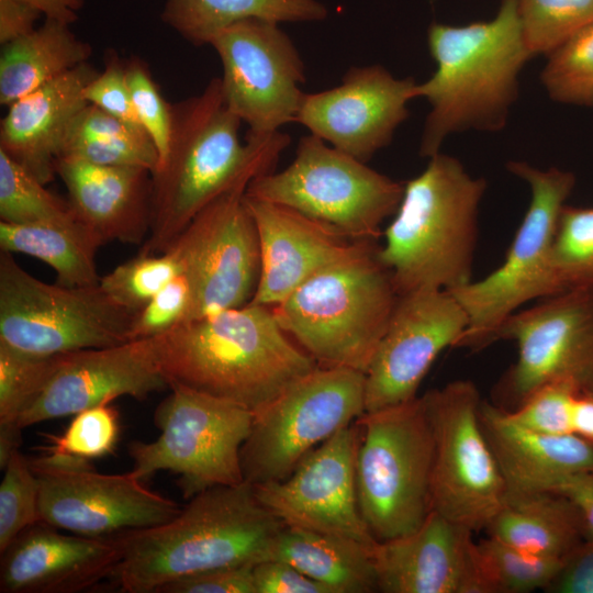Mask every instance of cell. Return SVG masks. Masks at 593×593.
Masks as SVG:
<instances>
[{
    "instance_id": "4dcf8cb0",
    "label": "cell",
    "mask_w": 593,
    "mask_h": 593,
    "mask_svg": "<svg viewBox=\"0 0 593 593\" xmlns=\"http://www.w3.org/2000/svg\"><path fill=\"white\" fill-rule=\"evenodd\" d=\"M100 238L78 219L59 223L11 224L0 221V248L35 257L56 273L65 287L98 284L96 267Z\"/></svg>"
},
{
    "instance_id": "8d00e7d4",
    "label": "cell",
    "mask_w": 593,
    "mask_h": 593,
    "mask_svg": "<svg viewBox=\"0 0 593 593\" xmlns=\"http://www.w3.org/2000/svg\"><path fill=\"white\" fill-rule=\"evenodd\" d=\"M551 266L560 293L593 295V208L563 206L552 240Z\"/></svg>"
},
{
    "instance_id": "44dd1931",
    "label": "cell",
    "mask_w": 593,
    "mask_h": 593,
    "mask_svg": "<svg viewBox=\"0 0 593 593\" xmlns=\"http://www.w3.org/2000/svg\"><path fill=\"white\" fill-rule=\"evenodd\" d=\"M169 388L153 338L59 355L41 394L23 412L19 427L75 415L120 396L144 400Z\"/></svg>"
},
{
    "instance_id": "52a82bcc",
    "label": "cell",
    "mask_w": 593,
    "mask_h": 593,
    "mask_svg": "<svg viewBox=\"0 0 593 593\" xmlns=\"http://www.w3.org/2000/svg\"><path fill=\"white\" fill-rule=\"evenodd\" d=\"M359 511L377 541L417 529L432 512L434 437L422 396L355 421Z\"/></svg>"
},
{
    "instance_id": "b9f144b4",
    "label": "cell",
    "mask_w": 593,
    "mask_h": 593,
    "mask_svg": "<svg viewBox=\"0 0 593 593\" xmlns=\"http://www.w3.org/2000/svg\"><path fill=\"white\" fill-rule=\"evenodd\" d=\"M0 484V553L27 527L40 522L38 479L26 458L15 450Z\"/></svg>"
},
{
    "instance_id": "836d02e7",
    "label": "cell",
    "mask_w": 593,
    "mask_h": 593,
    "mask_svg": "<svg viewBox=\"0 0 593 593\" xmlns=\"http://www.w3.org/2000/svg\"><path fill=\"white\" fill-rule=\"evenodd\" d=\"M59 355L36 356L0 344V468L19 449V419L41 394Z\"/></svg>"
},
{
    "instance_id": "e0dca14e",
    "label": "cell",
    "mask_w": 593,
    "mask_h": 593,
    "mask_svg": "<svg viewBox=\"0 0 593 593\" xmlns=\"http://www.w3.org/2000/svg\"><path fill=\"white\" fill-rule=\"evenodd\" d=\"M30 462L40 483V521L60 530L114 537L164 524L181 511L132 471L104 474L91 463H55L40 456Z\"/></svg>"
},
{
    "instance_id": "f546056e",
    "label": "cell",
    "mask_w": 593,
    "mask_h": 593,
    "mask_svg": "<svg viewBox=\"0 0 593 593\" xmlns=\"http://www.w3.org/2000/svg\"><path fill=\"white\" fill-rule=\"evenodd\" d=\"M92 47L77 37L70 24L45 19L31 33L2 45L0 103L10 105L21 97L87 63Z\"/></svg>"
},
{
    "instance_id": "e575fe53",
    "label": "cell",
    "mask_w": 593,
    "mask_h": 593,
    "mask_svg": "<svg viewBox=\"0 0 593 593\" xmlns=\"http://www.w3.org/2000/svg\"><path fill=\"white\" fill-rule=\"evenodd\" d=\"M120 432L119 412L103 403L75 414L63 434H45L46 444L37 449L49 462L91 463L114 450Z\"/></svg>"
},
{
    "instance_id": "ba28073f",
    "label": "cell",
    "mask_w": 593,
    "mask_h": 593,
    "mask_svg": "<svg viewBox=\"0 0 593 593\" xmlns=\"http://www.w3.org/2000/svg\"><path fill=\"white\" fill-rule=\"evenodd\" d=\"M506 167L527 182L530 203L500 267L449 291L469 320L455 348L477 351L490 346L502 323L521 306L560 293L551 266V247L575 177L567 170H542L525 161H508Z\"/></svg>"
},
{
    "instance_id": "484cf974",
    "label": "cell",
    "mask_w": 593,
    "mask_h": 593,
    "mask_svg": "<svg viewBox=\"0 0 593 593\" xmlns=\"http://www.w3.org/2000/svg\"><path fill=\"white\" fill-rule=\"evenodd\" d=\"M97 70L87 61L9 105L0 149L42 183L52 181L67 131L89 103L83 91Z\"/></svg>"
},
{
    "instance_id": "5b68a950",
    "label": "cell",
    "mask_w": 593,
    "mask_h": 593,
    "mask_svg": "<svg viewBox=\"0 0 593 593\" xmlns=\"http://www.w3.org/2000/svg\"><path fill=\"white\" fill-rule=\"evenodd\" d=\"M486 190L455 157L437 153L404 183L379 258L399 295L419 289L452 291L469 283L478 243L479 208Z\"/></svg>"
},
{
    "instance_id": "3957f363",
    "label": "cell",
    "mask_w": 593,
    "mask_h": 593,
    "mask_svg": "<svg viewBox=\"0 0 593 593\" xmlns=\"http://www.w3.org/2000/svg\"><path fill=\"white\" fill-rule=\"evenodd\" d=\"M168 384L253 412L317 363L279 325L272 307L247 303L183 323L153 338Z\"/></svg>"
},
{
    "instance_id": "816d5d0a",
    "label": "cell",
    "mask_w": 593,
    "mask_h": 593,
    "mask_svg": "<svg viewBox=\"0 0 593 593\" xmlns=\"http://www.w3.org/2000/svg\"><path fill=\"white\" fill-rule=\"evenodd\" d=\"M41 15L37 9L23 1L0 0L1 45L31 33Z\"/></svg>"
},
{
    "instance_id": "f1b7e54d",
    "label": "cell",
    "mask_w": 593,
    "mask_h": 593,
    "mask_svg": "<svg viewBox=\"0 0 593 593\" xmlns=\"http://www.w3.org/2000/svg\"><path fill=\"white\" fill-rule=\"evenodd\" d=\"M373 547L350 538L286 525L271 559L292 564L329 593H373L379 592Z\"/></svg>"
},
{
    "instance_id": "ffe728a7",
    "label": "cell",
    "mask_w": 593,
    "mask_h": 593,
    "mask_svg": "<svg viewBox=\"0 0 593 593\" xmlns=\"http://www.w3.org/2000/svg\"><path fill=\"white\" fill-rule=\"evenodd\" d=\"M417 82L381 65L350 67L335 88L305 93L295 122L331 146L367 163L407 119Z\"/></svg>"
},
{
    "instance_id": "30bf717a",
    "label": "cell",
    "mask_w": 593,
    "mask_h": 593,
    "mask_svg": "<svg viewBox=\"0 0 593 593\" xmlns=\"http://www.w3.org/2000/svg\"><path fill=\"white\" fill-rule=\"evenodd\" d=\"M169 389L154 413L160 435L150 443L128 445L131 471L142 481L171 471L179 475L187 499L213 486L243 483L240 450L254 412L181 384Z\"/></svg>"
},
{
    "instance_id": "db71d44e",
    "label": "cell",
    "mask_w": 593,
    "mask_h": 593,
    "mask_svg": "<svg viewBox=\"0 0 593 593\" xmlns=\"http://www.w3.org/2000/svg\"><path fill=\"white\" fill-rule=\"evenodd\" d=\"M573 433L593 445V394L580 392L573 409Z\"/></svg>"
},
{
    "instance_id": "cb8c5ba5",
    "label": "cell",
    "mask_w": 593,
    "mask_h": 593,
    "mask_svg": "<svg viewBox=\"0 0 593 593\" xmlns=\"http://www.w3.org/2000/svg\"><path fill=\"white\" fill-rule=\"evenodd\" d=\"M37 522L1 552V593H76L109 579L122 548L118 536L67 535Z\"/></svg>"
},
{
    "instance_id": "4316f807",
    "label": "cell",
    "mask_w": 593,
    "mask_h": 593,
    "mask_svg": "<svg viewBox=\"0 0 593 593\" xmlns=\"http://www.w3.org/2000/svg\"><path fill=\"white\" fill-rule=\"evenodd\" d=\"M479 417L506 496L550 492L569 474L593 471V445L575 434L549 435L523 428L504 409L483 400Z\"/></svg>"
},
{
    "instance_id": "f6af8a7d",
    "label": "cell",
    "mask_w": 593,
    "mask_h": 593,
    "mask_svg": "<svg viewBox=\"0 0 593 593\" xmlns=\"http://www.w3.org/2000/svg\"><path fill=\"white\" fill-rule=\"evenodd\" d=\"M125 71L136 115L154 143L160 164L169 148L174 122L172 105L166 102L142 59L131 58L125 63Z\"/></svg>"
},
{
    "instance_id": "d6986e66",
    "label": "cell",
    "mask_w": 593,
    "mask_h": 593,
    "mask_svg": "<svg viewBox=\"0 0 593 593\" xmlns=\"http://www.w3.org/2000/svg\"><path fill=\"white\" fill-rule=\"evenodd\" d=\"M359 430L346 426L313 449L281 481L254 485L258 500L287 526L354 539L373 547L356 490Z\"/></svg>"
},
{
    "instance_id": "6da1fadb",
    "label": "cell",
    "mask_w": 593,
    "mask_h": 593,
    "mask_svg": "<svg viewBox=\"0 0 593 593\" xmlns=\"http://www.w3.org/2000/svg\"><path fill=\"white\" fill-rule=\"evenodd\" d=\"M284 527L253 484L213 486L172 519L116 535L122 553L109 580L123 593H158L184 577L256 564L271 559Z\"/></svg>"
},
{
    "instance_id": "2e32d148",
    "label": "cell",
    "mask_w": 593,
    "mask_h": 593,
    "mask_svg": "<svg viewBox=\"0 0 593 593\" xmlns=\"http://www.w3.org/2000/svg\"><path fill=\"white\" fill-rule=\"evenodd\" d=\"M210 45L217 53L226 108L251 134H270L295 122L305 92V66L279 23L247 19L219 34Z\"/></svg>"
},
{
    "instance_id": "9c48e42d",
    "label": "cell",
    "mask_w": 593,
    "mask_h": 593,
    "mask_svg": "<svg viewBox=\"0 0 593 593\" xmlns=\"http://www.w3.org/2000/svg\"><path fill=\"white\" fill-rule=\"evenodd\" d=\"M403 192V182L313 134L300 138L287 168L256 176L246 189L250 198L291 208L354 240H376Z\"/></svg>"
},
{
    "instance_id": "d6a6232c",
    "label": "cell",
    "mask_w": 593,
    "mask_h": 593,
    "mask_svg": "<svg viewBox=\"0 0 593 593\" xmlns=\"http://www.w3.org/2000/svg\"><path fill=\"white\" fill-rule=\"evenodd\" d=\"M63 156L102 166L143 167L152 172L159 161L158 152L144 130L93 104L85 107L71 122L59 157Z\"/></svg>"
},
{
    "instance_id": "60d3db41",
    "label": "cell",
    "mask_w": 593,
    "mask_h": 593,
    "mask_svg": "<svg viewBox=\"0 0 593 593\" xmlns=\"http://www.w3.org/2000/svg\"><path fill=\"white\" fill-rule=\"evenodd\" d=\"M540 78L552 100L593 105V24L548 55Z\"/></svg>"
},
{
    "instance_id": "f35d334b",
    "label": "cell",
    "mask_w": 593,
    "mask_h": 593,
    "mask_svg": "<svg viewBox=\"0 0 593 593\" xmlns=\"http://www.w3.org/2000/svg\"><path fill=\"white\" fill-rule=\"evenodd\" d=\"M494 593H525L547 590L564 560L530 553L492 536L478 542Z\"/></svg>"
},
{
    "instance_id": "8992f818",
    "label": "cell",
    "mask_w": 593,
    "mask_h": 593,
    "mask_svg": "<svg viewBox=\"0 0 593 593\" xmlns=\"http://www.w3.org/2000/svg\"><path fill=\"white\" fill-rule=\"evenodd\" d=\"M379 247L365 240L272 307L282 329L317 366L366 373L399 298Z\"/></svg>"
},
{
    "instance_id": "83f0119b",
    "label": "cell",
    "mask_w": 593,
    "mask_h": 593,
    "mask_svg": "<svg viewBox=\"0 0 593 593\" xmlns=\"http://www.w3.org/2000/svg\"><path fill=\"white\" fill-rule=\"evenodd\" d=\"M486 530L521 550L563 560L584 541L578 510L555 492L507 495Z\"/></svg>"
},
{
    "instance_id": "ab89813d",
    "label": "cell",
    "mask_w": 593,
    "mask_h": 593,
    "mask_svg": "<svg viewBox=\"0 0 593 593\" xmlns=\"http://www.w3.org/2000/svg\"><path fill=\"white\" fill-rule=\"evenodd\" d=\"M181 271L182 265L170 249L138 253L100 277L99 284L112 301L135 314Z\"/></svg>"
},
{
    "instance_id": "277c9868",
    "label": "cell",
    "mask_w": 593,
    "mask_h": 593,
    "mask_svg": "<svg viewBox=\"0 0 593 593\" xmlns=\"http://www.w3.org/2000/svg\"><path fill=\"white\" fill-rule=\"evenodd\" d=\"M427 44L436 70L416 85L415 97L430 105L419 144V155L430 158L452 133L503 128L518 96L519 72L533 56L518 0H502L489 21L432 23Z\"/></svg>"
},
{
    "instance_id": "5bb4252c",
    "label": "cell",
    "mask_w": 593,
    "mask_h": 593,
    "mask_svg": "<svg viewBox=\"0 0 593 593\" xmlns=\"http://www.w3.org/2000/svg\"><path fill=\"white\" fill-rule=\"evenodd\" d=\"M496 340L515 342L516 361L493 389V403L512 411L544 385L564 383L593 394V295L566 291L518 310Z\"/></svg>"
},
{
    "instance_id": "bcb514c9",
    "label": "cell",
    "mask_w": 593,
    "mask_h": 593,
    "mask_svg": "<svg viewBox=\"0 0 593 593\" xmlns=\"http://www.w3.org/2000/svg\"><path fill=\"white\" fill-rule=\"evenodd\" d=\"M83 96L89 104L100 108L130 125L144 130L133 105L125 63L114 52L109 51L104 69L87 85Z\"/></svg>"
},
{
    "instance_id": "d590c367",
    "label": "cell",
    "mask_w": 593,
    "mask_h": 593,
    "mask_svg": "<svg viewBox=\"0 0 593 593\" xmlns=\"http://www.w3.org/2000/svg\"><path fill=\"white\" fill-rule=\"evenodd\" d=\"M0 149V221L11 224L59 223L76 217L69 202Z\"/></svg>"
},
{
    "instance_id": "f5cc1de1",
    "label": "cell",
    "mask_w": 593,
    "mask_h": 593,
    "mask_svg": "<svg viewBox=\"0 0 593 593\" xmlns=\"http://www.w3.org/2000/svg\"><path fill=\"white\" fill-rule=\"evenodd\" d=\"M37 9L45 19L71 24L78 19V12L85 0H20Z\"/></svg>"
},
{
    "instance_id": "d4e9b609",
    "label": "cell",
    "mask_w": 593,
    "mask_h": 593,
    "mask_svg": "<svg viewBox=\"0 0 593 593\" xmlns=\"http://www.w3.org/2000/svg\"><path fill=\"white\" fill-rule=\"evenodd\" d=\"M56 174L76 217L100 240L142 245L152 222V171L59 157Z\"/></svg>"
},
{
    "instance_id": "8fae6325",
    "label": "cell",
    "mask_w": 593,
    "mask_h": 593,
    "mask_svg": "<svg viewBox=\"0 0 593 593\" xmlns=\"http://www.w3.org/2000/svg\"><path fill=\"white\" fill-rule=\"evenodd\" d=\"M365 413V373L320 367L254 411L240 450L244 480L281 481L317 446Z\"/></svg>"
},
{
    "instance_id": "74e56055",
    "label": "cell",
    "mask_w": 593,
    "mask_h": 593,
    "mask_svg": "<svg viewBox=\"0 0 593 593\" xmlns=\"http://www.w3.org/2000/svg\"><path fill=\"white\" fill-rule=\"evenodd\" d=\"M526 46L532 56H548L593 24V0H518Z\"/></svg>"
},
{
    "instance_id": "f907efd6",
    "label": "cell",
    "mask_w": 593,
    "mask_h": 593,
    "mask_svg": "<svg viewBox=\"0 0 593 593\" xmlns=\"http://www.w3.org/2000/svg\"><path fill=\"white\" fill-rule=\"evenodd\" d=\"M550 492L573 503L582 521L584 540L593 541V471L569 474L560 479Z\"/></svg>"
},
{
    "instance_id": "7dc6e473",
    "label": "cell",
    "mask_w": 593,
    "mask_h": 593,
    "mask_svg": "<svg viewBox=\"0 0 593 593\" xmlns=\"http://www.w3.org/2000/svg\"><path fill=\"white\" fill-rule=\"evenodd\" d=\"M254 566L221 568L184 577L164 585L158 593H256Z\"/></svg>"
},
{
    "instance_id": "ee69618b",
    "label": "cell",
    "mask_w": 593,
    "mask_h": 593,
    "mask_svg": "<svg viewBox=\"0 0 593 593\" xmlns=\"http://www.w3.org/2000/svg\"><path fill=\"white\" fill-rule=\"evenodd\" d=\"M577 389L564 383L541 387L519 406L507 411V417L516 425L541 434L566 435L573 433V409Z\"/></svg>"
},
{
    "instance_id": "7a4b0ae2",
    "label": "cell",
    "mask_w": 593,
    "mask_h": 593,
    "mask_svg": "<svg viewBox=\"0 0 593 593\" xmlns=\"http://www.w3.org/2000/svg\"><path fill=\"white\" fill-rule=\"evenodd\" d=\"M165 159L152 172V222L138 253L166 251L192 219L243 175L272 171L290 136L280 131L238 137L240 120L225 105L220 78L172 104Z\"/></svg>"
},
{
    "instance_id": "c3c4849f",
    "label": "cell",
    "mask_w": 593,
    "mask_h": 593,
    "mask_svg": "<svg viewBox=\"0 0 593 593\" xmlns=\"http://www.w3.org/2000/svg\"><path fill=\"white\" fill-rule=\"evenodd\" d=\"M253 574L256 593H329L324 585L279 559L256 563Z\"/></svg>"
},
{
    "instance_id": "7402d4cb",
    "label": "cell",
    "mask_w": 593,
    "mask_h": 593,
    "mask_svg": "<svg viewBox=\"0 0 593 593\" xmlns=\"http://www.w3.org/2000/svg\"><path fill=\"white\" fill-rule=\"evenodd\" d=\"M471 529L432 511L414 532L377 541L383 593H494Z\"/></svg>"
},
{
    "instance_id": "7c38bea8",
    "label": "cell",
    "mask_w": 593,
    "mask_h": 593,
    "mask_svg": "<svg viewBox=\"0 0 593 593\" xmlns=\"http://www.w3.org/2000/svg\"><path fill=\"white\" fill-rule=\"evenodd\" d=\"M132 317L99 283H46L1 250L0 344L36 356L109 347L128 342Z\"/></svg>"
},
{
    "instance_id": "ac0fdd59",
    "label": "cell",
    "mask_w": 593,
    "mask_h": 593,
    "mask_svg": "<svg viewBox=\"0 0 593 593\" xmlns=\"http://www.w3.org/2000/svg\"><path fill=\"white\" fill-rule=\"evenodd\" d=\"M469 324L456 296L440 289L399 295L388 328L365 373V412L405 403L438 355L456 346Z\"/></svg>"
},
{
    "instance_id": "1f68e13d",
    "label": "cell",
    "mask_w": 593,
    "mask_h": 593,
    "mask_svg": "<svg viewBox=\"0 0 593 593\" xmlns=\"http://www.w3.org/2000/svg\"><path fill=\"white\" fill-rule=\"evenodd\" d=\"M327 14L320 0H166L161 20L186 41L201 46L243 20L318 22Z\"/></svg>"
},
{
    "instance_id": "681fc988",
    "label": "cell",
    "mask_w": 593,
    "mask_h": 593,
    "mask_svg": "<svg viewBox=\"0 0 593 593\" xmlns=\"http://www.w3.org/2000/svg\"><path fill=\"white\" fill-rule=\"evenodd\" d=\"M550 593H593V541L584 540L564 560Z\"/></svg>"
},
{
    "instance_id": "4fadbf2b",
    "label": "cell",
    "mask_w": 593,
    "mask_h": 593,
    "mask_svg": "<svg viewBox=\"0 0 593 593\" xmlns=\"http://www.w3.org/2000/svg\"><path fill=\"white\" fill-rule=\"evenodd\" d=\"M434 437L432 511L472 532L486 529L506 485L480 424L481 396L469 380L422 395Z\"/></svg>"
},
{
    "instance_id": "7bdbcfd3",
    "label": "cell",
    "mask_w": 593,
    "mask_h": 593,
    "mask_svg": "<svg viewBox=\"0 0 593 593\" xmlns=\"http://www.w3.org/2000/svg\"><path fill=\"white\" fill-rule=\"evenodd\" d=\"M193 305L192 284L182 270L144 307L133 314L128 340L158 337L191 321Z\"/></svg>"
},
{
    "instance_id": "603a6c76",
    "label": "cell",
    "mask_w": 593,
    "mask_h": 593,
    "mask_svg": "<svg viewBox=\"0 0 593 593\" xmlns=\"http://www.w3.org/2000/svg\"><path fill=\"white\" fill-rule=\"evenodd\" d=\"M245 201L256 224L260 249L259 279L249 303L273 307L365 242L350 239L291 208L246 193Z\"/></svg>"
},
{
    "instance_id": "9a60e30c",
    "label": "cell",
    "mask_w": 593,
    "mask_h": 593,
    "mask_svg": "<svg viewBox=\"0 0 593 593\" xmlns=\"http://www.w3.org/2000/svg\"><path fill=\"white\" fill-rule=\"evenodd\" d=\"M243 175L205 205L168 248L179 258L194 295L192 320L250 302L260 273V249ZM167 249V250H168Z\"/></svg>"
}]
</instances>
